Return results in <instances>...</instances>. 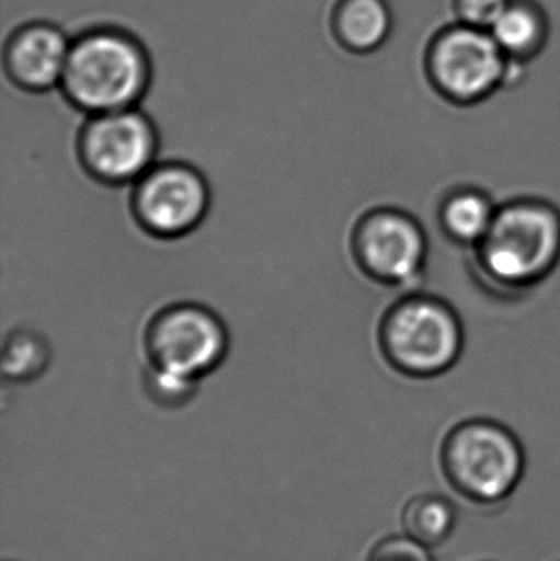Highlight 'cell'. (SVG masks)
Returning a JSON list of instances; mask_svg holds the SVG:
<instances>
[{
	"label": "cell",
	"instance_id": "cell-13",
	"mask_svg": "<svg viewBox=\"0 0 560 561\" xmlns=\"http://www.w3.org/2000/svg\"><path fill=\"white\" fill-rule=\"evenodd\" d=\"M490 33L510 59L525 62L535 58L545 46L548 23L535 3L512 0Z\"/></svg>",
	"mask_w": 560,
	"mask_h": 561
},
{
	"label": "cell",
	"instance_id": "cell-14",
	"mask_svg": "<svg viewBox=\"0 0 560 561\" xmlns=\"http://www.w3.org/2000/svg\"><path fill=\"white\" fill-rule=\"evenodd\" d=\"M456 526V507L441 494H421L413 497L403 511L407 536L430 549L443 546L453 536Z\"/></svg>",
	"mask_w": 560,
	"mask_h": 561
},
{
	"label": "cell",
	"instance_id": "cell-7",
	"mask_svg": "<svg viewBox=\"0 0 560 561\" xmlns=\"http://www.w3.org/2000/svg\"><path fill=\"white\" fill-rule=\"evenodd\" d=\"M513 62L492 33L459 23L444 30L431 45L427 78L441 98L470 107L487 101L512 79Z\"/></svg>",
	"mask_w": 560,
	"mask_h": 561
},
{
	"label": "cell",
	"instance_id": "cell-15",
	"mask_svg": "<svg viewBox=\"0 0 560 561\" xmlns=\"http://www.w3.org/2000/svg\"><path fill=\"white\" fill-rule=\"evenodd\" d=\"M48 363V342L35 330H12L3 342L2 371L10 381H32L45 371Z\"/></svg>",
	"mask_w": 560,
	"mask_h": 561
},
{
	"label": "cell",
	"instance_id": "cell-12",
	"mask_svg": "<svg viewBox=\"0 0 560 561\" xmlns=\"http://www.w3.org/2000/svg\"><path fill=\"white\" fill-rule=\"evenodd\" d=\"M391 23L385 0H342L334 15L338 38L355 53L380 48L390 35Z\"/></svg>",
	"mask_w": 560,
	"mask_h": 561
},
{
	"label": "cell",
	"instance_id": "cell-9",
	"mask_svg": "<svg viewBox=\"0 0 560 561\" xmlns=\"http://www.w3.org/2000/svg\"><path fill=\"white\" fill-rule=\"evenodd\" d=\"M132 216L155 239L176 240L206 219L210 190L201 171L181 161L157 163L134 184Z\"/></svg>",
	"mask_w": 560,
	"mask_h": 561
},
{
	"label": "cell",
	"instance_id": "cell-4",
	"mask_svg": "<svg viewBox=\"0 0 560 561\" xmlns=\"http://www.w3.org/2000/svg\"><path fill=\"white\" fill-rule=\"evenodd\" d=\"M441 467L457 494L489 506L512 496L525 474L526 457L512 428L493 419L476 417L447 432Z\"/></svg>",
	"mask_w": 560,
	"mask_h": 561
},
{
	"label": "cell",
	"instance_id": "cell-6",
	"mask_svg": "<svg viewBox=\"0 0 560 561\" xmlns=\"http://www.w3.org/2000/svg\"><path fill=\"white\" fill-rule=\"evenodd\" d=\"M144 348L147 368L199 385L226 359L229 332L203 304H170L147 323Z\"/></svg>",
	"mask_w": 560,
	"mask_h": 561
},
{
	"label": "cell",
	"instance_id": "cell-18",
	"mask_svg": "<svg viewBox=\"0 0 560 561\" xmlns=\"http://www.w3.org/2000/svg\"><path fill=\"white\" fill-rule=\"evenodd\" d=\"M367 561H434L430 547L410 536H395L380 540Z\"/></svg>",
	"mask_w": 560,
	"mask_h": 561
},
{
	"label": "cell",
	"instance_id": "cell-5",
	"mask_svg": "<svg viewBox=\"0 0 560 561\" xmlns=\"http://www.w3.org/2000/svg\"><path fill=\"white\" fill-rule=\"evenodd\" d=\"M352 260L372 283L388 289H423L430 268V236L410 210L377 206L365 210L352 226Z\"/></svg>",
	"mask_w": 560,
	"mask_h": 561
},
{
	"label": "cell",
	"instance_id": "cell-16",
	"mask_svg": "<svg viewBox=\"0 0 560 561\" xmlns=\"http://www.w3.org/2000/svg\"><path fill=\"white\" fill-rule=\"evenodd\" d=\"M145 388L148 396L164 408L186 404L197 391V382L184 381L174 376L163 375L155 369H145Z\"/></svg>",
	"mask_w": 560,
	"mask_h": 561
},
{
	"label": "cell",
	"instance_id": "cell-11",
	"mask_svg": "<svg viewBox=\"0 0 560 561\" xmlns=\"http://www.w3.org/2000/svg\"><path fill=\"white\" fill-rule=\"evenodd\" d=\"M499 203L489 191L459 184L443 194L436 207V224L447 242L457 249H476L492 227Z\"/></svg>",
	"mask_w": 560,
	"mask_h": 561
},
{
	"label": "cell",
	"instance_id": "cell-10",
	"mask_svg": "<svg viewBox=\"0 0 560 561\" xmlns=\"http://www.w3.org/2000/svg\"><path fill=\"white\" fill-rule=\"evenodd\" d=\"M72 43L49 23H30L7 43L5 69L19 88L30 92L61 85Z\"/></svg>",
	"mask_w": 560,
	"mask_h": 561
},
{
	"label": "cell",
	"instance_id": "cell-3",
	"mask_svg": "<svg viewBox=\"0 0 560 561\" xmlns=\"http://www.w3.org/2000/svg\"><path fill=\"white\" fill-rule=\"evenodd\" d=\"M150 84V62L140 43L115 30H98L76 39L61 88L88 114L137 107Z\"/></svg>",
	"mask_w": 560,
	"mask_h": 561
},
{
	"label": "cell",
	"instance_id": "cell-17",
	"mask_svg": "<svg viewBox=\"0 0 560 561\" xmlns=\"http://www.w3.org/2000/svg\"><path fill=\"white\" fill-rule=\"evenodd\" d=\"M510 2L512 0H454V9L460 25L490 32Z\"/></svg>",
	"mask_w": 560,
	"mask_h": 561
},
{
	"label": "cell",
	"instance_id": "cell-8",
	"mask_svg": "<svg viewBox=\"0 0 560 561\" xmlns=\"http://www.w3.org/2000/svg\"><path fill=\"white\" fill-rule=\"evenodd\" d=\"M157 127L137 107L91 115L78 135L82 170L105 186H134L157 164Z\"/></svg>",
	"mask_w": 560,
	"mask_h": 561
},
{
	"label": "cell",
	"instance_id": "cell-1",
	"mask_svg": "<svg viewBox=\"0 0 560 561\" xmlns=\"http://www.w3.org/2000/svg\"><path fill=\"white\" fill-rule=\"evenodd\" d=\"M469 253L480 289L496 299L525 297L560 265V209L545 197L503 201L489 232Z\"/></svg>",
	"mask_w": 560,
	"mask_h": 561
},
{
	"label": "cell",
	"instance_id": "cell-2",
	"mask_svg": "<svg viewBox=\"0 0 560 561\" xmlns=\"http://www.w3.org/2000/svg\"><path fill=\"white\" fill-rule=\"evenodd\" d=\"M466 342L459 310L446 297L424 289L398 294L378 320L381 359L411 381H431L453 371Z\"/></svg>",
	"mask_w": 560,
	"mask_h": 561
}]
</instances>
